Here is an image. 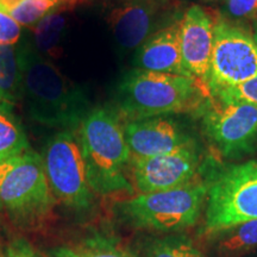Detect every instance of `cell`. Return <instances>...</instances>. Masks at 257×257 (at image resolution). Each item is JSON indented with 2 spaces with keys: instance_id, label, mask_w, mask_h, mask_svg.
<instances>
[{
  "instance_id": "cell-26",
  "label": "cell",
  "mask_w": 257,
  "mask_h": 257,
  "mask_svg": "<svg viewBox=\"0 0 257 257\" xmlns=\"http://www.w3.org/2000/svg\"><path fill=\"white\" fill-rule=\"evenodd\" d=\"M23 0H0V11L10 14L16 6H18Z\"/></svg>"
},
{
  "instance_id": "cell-5",
  "label": "cell",
  "mask_w": 257,
  "mask_h": 257,
  "mask_svg": "<svg viewBox=\"0 0 257 257\" xmlns=\"http://www.w3.org/2000/svg\"><path fill=\"white\" fill-rule=\"evenodd\" d=\"M53 206L40 154L29 148L0 161V211L17 224L34 225L46 219Z\"/></svg>"
},
{
  "instance_id": "cell-20",
  "label": "cell",
  "mask_w": 257,
  "mask_h": 257,
  "mask_svg": "<svg viewBox=\"0 0 257 257\" xmlns=\"http://www.w3.org/2000/svg\"><path fill=\"white\" fill-rule=\"evenodd\" d=\"M12 106L0 102V161L29 149V141Z\"/></svg>"
},
{
  "instance_id": "cell-21",
  "label": "cell",
  "mask_w": 257,
  "mask_h": 257,
  "mask_svg": "<svg viewBox=\"0 0 257 257\" xmlns=\"http://www.w3.org/2000/svg\"><path fill=\"white\" fill-rule=\"evenodd\" d=\"M75 4L76 0H23L9 15L21 27H34L48 15Z\"/></svg>"
},
{
  "instance_id": "cell-11",
  "label": "cell",
  "mask_w": 257,
  "mask_h": 257,
  "mask_svg": "<svg viewBox=\"0 0 257 257\" xmlns=\"http://www.w3.org/2000/svg\"><path fill=\"white\" fill-rule=\"evenodd\" d=\"M180 44L185 69L208 88L214 44V16L200 5L189 6L180 18Z\"/></svg>"
},
{
  "instance_id": "cell-12",
  "label": "cell",
  "mask_w": 257,
  "mask_h": 257,
  "mask_svg": "<svg viewBox=\"0 0 257 257\" xmlns=\"http://www.w3.org/2000/svg\"><path fill=\"white\" fill-rule=\"evenodd\" d=\"M167 8L162 0H130L113 10L108 21L115 43L125 50L140 48L172 15Z\"/></svg>"
},
{
  "instance_id": "cell-4",
  "label": "cell",
  "mask_w": 257,
  "mask_h": 257,
  "mask_svg": "<svg viewBox=\"0 0 257 257\" xmlns=\"http://www.w3.org/2000/svg\"><path fill=\"white\" fill-rule=\"evenodd\" d=\"M206 198L207 182L194 180L169 191L138 193L118 201L113 208L118 219L134 230L179 233L197 225Z\"/></svg>"
},
{
  "instance_id": "cell-8",
  "label": "cell",
  "mask_w": 257,
  "mask_h": 257,
  "mask_svg": "<svg viewBox=\"0 0 257 257\" xmlns=\"http://www.w3.org/2000/svg\"><path fill=\"white\" fill-rule=\"evenodd\" d=\"M257 75V47L242 27L214 16V44L208 74L211 96Z\"/></svg>"
},
{
  "instance_id": "cell-16",
  "label": "cell",
  "mask_w": 257,
  "mask_h": 257,
  "mask_svg": "<svg viewBox=\"0 0 257 257\" xmlns=\"http://www.w3.org/2000/svg\"><path fill=\"white\" fill-rule=\"evenodd\" d=\"M217 257H239L257 248V219L234 225L206 236Z\"/></svg>"
},
{
  "instance_id": "cell-17",
  "label": "cell",
  "mask_w": 257,
  "mask_h": 257,
  "mask_svg": "<svg viewBox=\"0 0 257 257\" xmlns=\"http://www.w3.org/2000/svg\"><path fill=\"white\" fill-rule=\"evenodd\" d=\"M53 257H136L112 237L93 233L51 250Z\"/></svg>"
},
{
  "instance_id": "cell-18",
  "label": "cell",
  "mask_w": 257,
  "mask_h": 257,
  "mask_svg": "<svg viewBox=\"0 0 257 257\" xmlns=\"http://www.w3.org/2000/svg\"><path fill=\"white\" fill-rule=\"evenodd\" d=\"M23 98V75L18 49L0 46V102L14 106Z\"/></svg>"
},
{
  "instance_id": "cell-3",
  "label": "cell",
  "mask_w": 257,
  "mask_h": 257,
  "mask_svg": "<svg viewBox=\"0 0 257 257\" xmlns=\"http://www.w3.org/2000/svg\"><path fill=\"white\" fill-rule=\"evenodd\" d=\"M210 98V89L197 79L137 68L118 87L117 112L126 120L166 117L197 110Z\"/></svg>"
},
{
  "instance_id": "cell-28",
  "label": "cell",
  "mask_w": 257,
  "mask_h": 257,
  "mask_svg": "<svg viewBox=\"0 0 257 257\" xmlns=\"http://www.w3.org/2000/svg\"><path fill=\"white\" fill-rule=\"evenodd\" d=\"M202 2H208V3H213V2H219V0H202ZM221 2V0H220Z\"/></svg>"
},
{
  "instance_id": "cell-13",
  "label": "cell",
  "mask_w": 257,
  "mask_h": 257,
  "mask_svg": "<svg viewBox=\"0 0 257 257\" xmlns=\"http://www.w3.org/2000/svg\"><path fill=\"white\" fill-rule=\"evenodd\" d=\"M124 136L131 159H148L194 144L191 136L168 117L127 120Z\"/></svg>"
},
{
  "instance_id": "cell-22",
  "label": "cell",
  "mask_w": 257,
  "mask_h": 257,
  "mask_svg": "<svg viewBox=\"0 0 257 257\" xmlns=\"http://www.w3.org/2000/svg\"><path fill=\"white\" fill-rule=\"evenodd\" d=\"M212 96L224 102L246 104L257 107V75L239 85L221 89Z\"/></svg>"
},
{
  "instance_id": "cell-6",
  "label": "cell",
  "mask_w": 257,
  "mask_h": 257,
  "mask_svg": "<svg viewBox=\"0 0 257 257\" xmlns=\"http://www.w3.org/2000/svg\"><path fill=\"white\" fill-rule=\"evenodd\" d=\"M257 219V160L230 165L207 182L205 237Z\"/></svg>"
},
{
  "instance_id": "cell-7",
  "label": "cell",
  "mask_w": 257,
  "mask_h": 257,
  "mask_svg": "<svg viewBox=\"0 0 257 257\" xmlns=\"http://www.w3.org/2000/svg\"><path fill=\"white\" fill-rule=\"evenodd\" d=\"M42 160L54 198L72 210H89L94 193L89 187L76 135L72 131L54 135L44 147Z\"/></svg>"
},
{
  "instance_id": "cell-27",
  "label": "cell",
  "mask_w": 257,
  "mask_h": 257,
  "mask_svg": "<svg viewBox=\"0 0 257 257\" xmlns=\"http://www.w3.org/2000/svg\"><path fill=\"white\" fill-rule=\"evenodd\" d=\"M252 38H253V42H255L256 47H257V22L253 23V35H252Z\"/></svg>"
},
{
  "instance_id": "cell-23",
  "label": "cell",
  "mask_w": 257,
  "mask_h": 257,
  "mask_svg": "<svg viewBox=\"0 0 257 257\" xmlns=\"http://www.w3.org/2000/svg\"><path fill=\"white\" fill-rule=\"evenodd\" d=\"M223 17L230 22H257V0H221Z\"/></svg>"
},
{
  "instance_id": "cell-2",
  "label": "cell",
  "mask_w": 257,
  "mask_h": 257,
  "mask_svg": "<svg viewBox=\"0 0 257 257\" xmlns=\"http://www.w3.org/2000/svg\"><path fill=\"white\" fill-rule=\"evenodd\" d=\"M76 138L93 193L101 197L133 195L135 188L127 178L131 153L118 112L108 107L89 111L79 125Z\"/></svg>"
},
{
  "instance_id": "cell-10",
  "label": "cell",
  "mask_w": 257,
  "mask_h": 257,
  "mask_svg": "<svg viewBox=\"0 0 257 257\" xmlns=\"http://www.w3.org/2000/svg\"><path fill=\"white\" fill-rule=\"evenodd\" d=\"M200 155L194 144L148 159H131L134 188L138 193L174 189L194 181Z\"/></svg>"
},
{
  "instance_id": "cell-14",
  "label": "cell",
  "mask_w": 257,
  "mask_h": 257,
  "mask_svg": "<svg viewBox=\"0 0 257 257\" xmlns=\"http://www.w3.org/2000/svg\"><path fill=\"white\" fill-rule=\"evenodd\" d=\"M180 18L155 32L138 48L136 56L138 68L193 78L182 63Z\"/></svg>"
},
{
  "instance_id": "cell-19",
  "label": "cell",
  "mask_w": 257,
  "mask_h": 257,
  "mask_svg": "<svg viewBox=\"0 0 257 257\" xmlns=\"http://www.w3.org/2000/svg\"><path fill=\"white\" fill-rule=\"evenodd\" d=\"M63 11L66 9L48 15L35 28V47L42 55L56 57L60 54L61 40L67 27V16Z\"/></svg>"
},
{
  "instance_id": "cell-1",
  "label": "cell",
  "mask_w": 257,
  "mask_h": 257,
  "mask_svg": "<svg viewBox=\"0 0 257 257\" xmlns=\"http://www.w3.org/2000/svg\"><path fill=\"white\" fill-rule=\"evenodd\" d=\"M23 95L30 118L50 127H79L88 113L85 92L60 72L30 41L18 48Z\"/></svg>"
},
{
  "instance_id": "cell-25",
  "label": "cell",
  "mask_w": 257,
  "mask_h": 257,
  "mask_svg": "<svg viewBox=\"0 0 257 257\" xmlns=\"http://www.w3.org/2000/svg\"><path fill=\"white\" fill-rule=\"evenodd\" d=\"M8 257H42L30 243L24 239H15L6 249Z\"/></svg>"
},
{
  "instance_id": "cell-29",
  "label": "cell",
  "mask_w": 257,
  "mask_h": 257,
  "mask_svg": "<svg viewBox=\"0 0 257 257\" xmlns=\"http://www.w3.org/2000/svg\"><path fill=\"white\" fill-rule=\"evenodd\" d=\"M0 257H8V256H6V253H4L2 250H0Z\"/></svg>"
},
{
  "instance_id": "cell-24",
  "label": "cell",
  "mask_w": 257,
  "mask_h": 257,
  "mask_svg": "<svg viewBox=\"0 0 257 257\" xmlns=\"http://www.w3.org/2000/svg\"><path fill=\"white\" fill-rule=\"evenodd\" d=\"M22 37V27L9 14L0 11V46H16Z\"/></svg>"
},
{
  "instance_id": "cell-9",
  "label": "cell",
  "mask_w": 257,
  "mask_h": 257,
  "mask_svg": "<svg viewBox=\"0 0 257 257\" xmlns=\"http://www.w3.org/2000/svg\"><path fill=\"white\" fill-rule=\"evenodd\" d=\"M202 110V127L221 156L237 159L253 152L257 144L256 106L224 102L211 96Z\"/></svg>"
},
{
  "instance_id": "cell-15",
  "label": "cell",
  "mask_w": 257,
  "mask_h": 257,
  "mask_svg": "<svg viewBox=\"0 0 257 257\" xmlns=\"http://www.w3.org/2000/svg\"><path fill=\"white\" fill-rule=\"evenodd\" d=\"M136 257H206L187 234H147L135 244Z\"/></svg>"
}]
</instances>
